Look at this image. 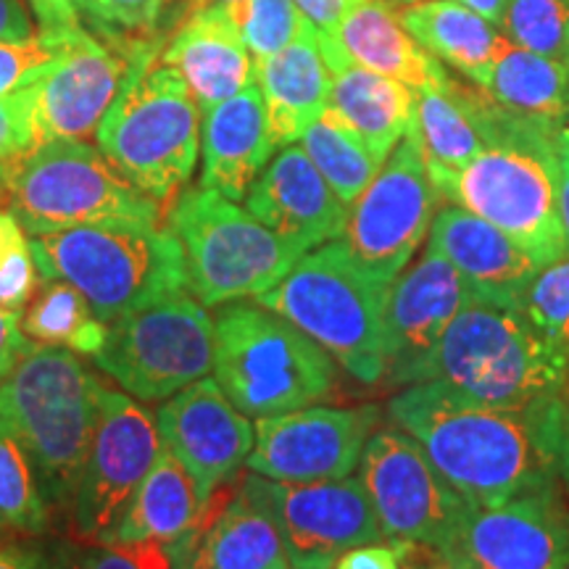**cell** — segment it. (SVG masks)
Returning <instances> with one entry per match:
<instances>
[{
    "label": "cell",
    "instance_id": "cell-45",
    "mask_svg": "<svg viewBox=\"0 0 569 569\" xmlns=\"http://www.w3.org/2000/svg\"><path fill=\"white\" fill-rule=\"evenodd\" d=\"M34 351V343L21 330L19 317L0 306V382Z\"/></svg>",
    "mask_w": 569,
    "mask_h": 569
},
{
    "label": "cell",
    "instance_id": "cell-56",
    "mask_svg": "<svg viewBox=\"0 0 569 569\" xmlns=\"http://www.w3.org/2000/svg\"><path fill=\"white\" fill-rule=\"evenodd\" d=\"M561 127L569 130V96H567V103H565V117H561Z\"/></svg>",
    "mask_w": 569,
    "mask_h": 569
},
{
    "label": "cell",
    "instance_id": "cell-16",
    "mask_svg": "<svg viewBox=\"0 0 569 569\" xmlns=\"http://www.w3.org/2000/svg\"><path fill=\"white\" fill-rule=\"evenodd\" d=\"M443 557L469 569H559L569 557V496L561 482L496 507H472Z\"/></svg>",
    "mask_w": 569,
    "mask_h": 569
},
{
    "label": "cell",
    "instance_id": "cell-17",
    "mask_svg": "<svg viewBox=\"0 0 569 569\" xmlns=\"http://www.w3.org/2000/svg\"><path fill=\"white\" fill-rule=\"evenodd\" d=\"M261 488L280 525L290 569H332L343 553L386 538L365 486L351 475L327 482L261 478Z\"/></svg>",
    "mask_w": 569,
    "mask_h": 569
},
{
    "label": "cell",
    "instance_id": "cell-32",
    "mask_svg": "<svg viewBox=\"0 0 569 569\" xmlns=\"http://www.w3.org/2000/svg\"><path fill=\"white\" fill-rule=\"evenodd\" d=\"M415 130L427 172H457L488 146L472 98L453 82L417 92Z\"/></svg>",
    "mask_w": 569,
    "mask_h": 569
},
{
    "label": "cell",
    "instance_id": "cell-39",
    "mask_svg": "<svg viewBox=\"0 0 569 569\" xmlns=\"http://www.w3.org/2000/svg\"><path fill=\"white\" fill-rule=\"evenodd\" d=\"M84 32H38L30 40H0V96L40 80Z\"/></svg>",
    "mask_w": 569,
    "mask_h": 569
},
{
    "label": "cell",
    "instance_id": "cell-34",
    "mask_svg": "<svg viewBox=\"0 0 569 569\" xmlns=\"http://www.w3.org/2000/svg\"><path fill=\"white\" fill-rule=\"evenodd\" d=\"M42 290L21 311V330L30 340L69 348L74 353H96L103 343L106 325L92 315L90 303L74 284L42 280Z\"/></svg>",
    "mask_w": 569,
    "mask_h": 569
},
{
    "label": "cell",
    "instance_id": "cell-8",
    "mask_svg": "<svg viewBox=\"0 0 569 569\" xmlns=\"http://www.w3.org/2000/svg\"><path fill=\"white\" fill-rule=\"evenodd\" d=\"M213 380L246 417L315 407L332 393L336 359L317 340L259 303L213 317Z\"/></svg>",
    "mask_w": 569,
    "mask_h": 569
},
{
    "label": "cell",
    "instance_id": "cell-36",
    "mask_svg": "<svg viewBox=\"0 0 569 569\" xmlns=\"http://www.w3.org/2000/svg\"><path fill=\"white\" fill-rule=\"evenodd\" d=\"M251 53L253 63L280 53L298 38L303 27L301 11L293 0H240L227 6Z\"/></svg>",
    "mask_w": 569,
    "mask_h": 569
},
{
    "label": "cell",
    "instance_id": "cell-12",
    "mask_svg": "<svg viewBox=\"0 0 569 569\" xmlns=\"http://www.w3.org/2000/svg\"><path fill=\"white\" fill-rule=\"evenodd\" d=\"M359 480L390 540L446 551L469 511L467 498L440 475L425 448L396 425L369 436Z\"/></svg>",
    "mask_w": 569,
    "mask_h": 569
},
{
    "label": "cell",
    "instance_id": "cell-44",
    "mask_svg": "<svg viewBox=\"0 0 569 569\" xmlns=\"http://www.w3.org/2000/svg\"><path fill=\"white\" fill-rule=\"evenodd\" d=\"M40 32H80L88 30L103 38L96 0H30Z\"/></svg>",
    "mask_w": 569,
    "mask_h": 569
},
{
    "label": "cell",
    "instance_id": "cell-57",
    "mask_svg": "<svg viewBox=\"0 0 569 569\" xmlns=\"http://www.w3.org/2000/svg\"><path fill=\"white\" fill-rule=\"evenodd\" d=\"M6 182H9V172H6V169H0V193H6Z\"/></svg>",
    "mask_w": 569,
    "mask_h": 569
},
{
    "label": "cell",
    "instance_id": "cell-40",
    "mask_svg": "<svg viewBox=\"0 0 569 569\" xmlns=\"http://www.w3.org/2000/svg\"><path fill=\"white\" fill-rule=\"evenodd\" d=\"M38 288V267L24 227L11 211L0 209V306L21 319Z\"/></svg>",
    "mask_w": 569,
    "mask_h": 569
},
{
    "label": "cell",
    "instance_id": "cell-10",
    "mask_svg": "<svg viewBox=\"0 0 569 569\" xmlns=\"http://www.w3.org/2000/svg\"><path fill=\"white\" fill-rule=\"evenodd\" d=\"M169 230L184 251L188 288L203 306L261 296L303 256L238 201L201 184L177 198Z\"/></svg>",
    "mask_w": 569,
    "mask_h": 569
},
{
    "label": "cell",
    "instance_id": "cell-43",
    "mask_svg": "<svg viewBox=\"0 0 569 569\" xmlns=\"http://www.w3.org/2000/svg\"><path fill=\"white\" fill-rule=\"evenodd\" d=\"M163 6L167 0H96L103 40L124 42V38L146 34L159 21Z\"/></svg>",
    "mask_w": 569,
    "mask_h": 569
},
{
    "label": "cell",
    "instance_id": "cell-29",
    "mask_svg": "<svg viewBox=\"0 0 569 569\" xmlns=\"http://www.w3.org/2000/svg\"><path fill=\"white\" fill-rule=\"evenodd\" d=\"M330 106L367 148L386 163L415 124L417 92L390 77L369 71L351 59L330 71Z\"/></svg>",
    "mask_w": 569,
    "mask_h": 569
},
{
    "label": "cell",
    "instance_id": "cell-47",
    "mask_svg": "<svg viewBox=\"0 0 569 569\" xmlns=\"http://www.w3.org/2000/svg\"><path fill=\"white\" fill-rule=\"evenodd\" d=\"M336 569H403V565L393 543H367L343 553Z\"/></svg>",
    "mask_w": 569,
    "mask_h": 569
},
{
    "label": "cell",
    "instance_id": "cell-1",
    "mask_svg": "<svg viewBox=\"0 0 569 569\" xmlns=\"http://www.w3.org/2000/svg\"><path fill=\"white\" fill-rule=\"evenodd\" d=\"M388 417L425 448L472 507H496L561 482L569 443V386L528 409H498L440 382H415L390 398Z\"/></svg>",
    "mask_w": 569,
    "mask_h": 569
},
{
    "label": "cell",
    "instance_id": "cell-48",
    "mask_svg": "<svg viewBox=\"0 0 569 569\" xmlns=\"http://www.w3.org/2000/svg\"><path fill=\"white\" fill-rule=\"evenodd\" d=\"M390 543L396 546L403 569H469L436 549H427V546L407 543V540H390Z\"/></svg>",
    "mask_w": 569,
    "mask_h": 569
},
{
    "label": "cell",
    "instance_id": "cell-28",
    "mask_svg": "<svg viewBox=\"0 0 569 569\" xmlns=\"http://www.w3.org/2000/svg\"><path fill=\"white\" fill-rule=\"evenodd\" d=\"M201 509L203 501L188 469L161 448L106 546H153L172 553L174 546L193 530Z\"/></svg>",
    "mask_w": 569,
    "mask_h": 569
},
{
    "label": "cell",
    "instance_id": "cell-9",
    "mask_svg": "<svg viewBox=\"0 0 569 569\" xmlns=\"http://www.w3.org/2000/svg\"><path fill=\"white\" fill-rule=\"evenodd\" d=\"M9 211L27 234L84 224H159V201L84 140H53L27 153L6 182Z\"/></svg>",
    "mask_w": 569,
    "mask_h": 569
},
{
    "label": "cell",
    "instance_id": "cell-42",
    "mask_svg": "<svg viewBox=\"0 0 569 569\" xmlns=\"http://www.w3.org/2000/svg\"><path fill=\"white\" fill-rule=\"evenodd\" d=\"M34 82L0 96V169L9 177L13 167L34 151Z\"/></svg>",
    "mask_w": 569,
    "mask_h": 569
},
{
    "label": "cell",
    "instance_id": "cell-55",
    "mask_svg": "<svg viewBox=\"0 0 569 569\" xmlns=\"http://www.w3.org/2000/svg\"><path fill=\"white\" fill-rule=\"evenodd\" d=\"M9 532H11V528H9V525H6V519L0 517V546L9 543Z\"/></svg>",
    "mask_w": 569,
    "mask_h": 569
},
{
    "label": "cell",
    "instance_id": "cell-22",
    "mask_svg": "<svg viewBox=\"0 0 569 569\" xmlns=\"http://www.w3.org/2000/svg\"><path fill=\"white\" fill-rule=\"evenodd\" d=\"M472 298L459 269L430 243L415 267L396 277L388 301V372L393 386L438 343Z\"/></svg>",
    "mask_w": 569,
    "mask_h": 569
},
{
    "label": "cell",
    "instance_id": "cell-59",
    "mask_svg": "<svg viewBox=\"0 0 569 569\" xmlns=\"http://www.w3.org/2000/svg\"><path fill=\"white\" fill-rule=\"evenodd\" d=\"M393 3H403V6H409V3H419V0H393Z\"/></svg>",
    "mask_w": 569,
    "mask_h": 569
},
{
    "label": "cell",
    "instance_id": "cell-20",
    "mask_svg": "<svg viewBox=\"0 0 569 569\" xmlns=\"http://www.w3.org/2000/svg\"><path fill=\"white\" fill-rule=\"evenodd\" d=\"M132 48L84 32L34 82V148L53 140H82L98 130L122 90Z\"/></svg>",
    "mask_w": 569,
    "mask_h": 569
},
{
    "label": "cell",
    "instance_id": "cell-23",
    "mask_svg": "<svg viewBox=\"0 0 569 569\" xmlns=\"http://www.w3.org/2000/svg\"><path fill=\"white\" fill-rule=\"evenodd\" d=\"M427 243L459 269L478 301L525 309V296L540 274V267L498 227L451 203L436 211Z\"/></svg>",
    "mask_w": 569,
    "mask_h": 569
},
{
    "label": "cell",
    "instance_id": "cell-11",
    "mask_svg": "<svg viewBox=\"0 0 569 569\" xmlns=\"http://www.w3.org/2000/svg\"><path fill=\"white\" fill-rule=\"evenodd\" d=\"M92 361L138 401H167L209 375L213 322L201 301L172 296L106 325Z\"/></svg>",
    "mask_w": 569,
    "mask_h": 569
},
{
    "label": "cell",
    "instance_id": "cell-33",
    "mask_svg": "<svg viewBox=\"0 0 569 569\" xmlns=\"http://www.w3.org/2000/svg\"><path fill=\"white\" fill-rule=\"evenodd\" d=\"M301 148L348 209L365 193L382 167L367 142L330 106L301 134Z\"/></svg>",
    "mask_w": 569,
    "mask_h": 569
},
{
    "label": "cell",
    "instance_id": "cell-15",
    "mask_svg": "<svg viewBox=\"0 0 569 569\" xmlns=\"http://www.w3.org/2000/svg\"><path fill=\"white\" fill-rule=\"evenodd\" d=\"M380 422V409L306 407L256 422L246 467L274 482L343 480Z\"/></svg>",
    "mask_w": 569,
    "mask_h": 569
},
{
    "label": "cell",
    "instance_id": "cell-52",
    "mask_svg": "<svg viewBox=\"0 0 569 569\" xmlns=\"http://www.w3.org/2000/svg\"><path fill=\"white\" fill-rule=\"evenodd\" d=\"M457 3L467 6V9H472L475 13H480V17L488 19L490 24L501 27L509 0H457Z\"/></svg>",
    "mask_w": 569,
    "mask_h": 569
},
{
    "label": "cell",
    "instance_id": "cell-25",
    "mask_svg": "<svg viewBox=\"0 0 569 569\" xmlns=\"http://www.w3.org/2000/svg\"><path fill=\"white\" fill-rule=\"evenodd\" d=\"M161 61L180 71L198 109L209 113L256 82V67L227 6H201L172 34Z\"/></svg>",
    "mask_w": 569,
    "mask_h": 569
},
{
    "label": "cell",
    "instance_id": "cell-26",
    "mask_svg": "<svg viewBox=\"0 0 569 569\" xmlns=\"http://www.w3.org/2000/svg\"><path fill=\"white\" fill-rule=\"evenodd\" d=\"M264 96L251 82L206 113L201 130V188L217 190L230 201H243L256 177L272 161Z\"/></svg>",
    "mask_w": 569,
    "mask_h": 569
},
{
    "label": "cell",
    "instance_id": "cell-6",
    "mask_svg": "<svg viewBox=\"0 0 569 569\" xmlns=\"http://www.w3.org/2000/svg\"><path fill=\"white\" fill-rule=\"evenodd\" d=\"M101 153L153 201H169L201 153V109L151 42L132 48L124 84L96 130Z\"/></svg>",
    "mask_w": 569,
    "mask_h": 569
},
{
    "label": "cell",
    "instance_id": "cell-18",
    "mask_svg": "<svg viewBox=\"0 0 569 569\" xmlns=\"http://www.w3.org/2000/svg\"><path fill=\"white\" fill-rule=\"evenodd\" d=\"M159 438L193 478L201 501L246 465L256 440V427L217 380L201 377L177 390L156 411Z\"/></svg>",
    "mask_w": 569,
    "mask_h": 569
},
{
    "label": "cell",
    "instance_id": "cell-46",
    "mask_svg": "<svg viewBox=\"0 0 569 569\" xmlns=\"http://www.w3.org/2000/svg\"><path fill=\"white\" fill-rule=\"evenodd\" d=\"M296 9L301 11V17L315 24L319 34H336L340 19L346 17V11L351 9L359 0H293Z\"/></svg>",
    "mask_w": 569,
    "mask_h": 569
},
{
    "label": "cell",
    "instance_id": "cell-37",
    "mask_svg": "<svg viewBox=\"0 0 569 569\" xmlns=\"http://www.w3.org/2000/svg\"><path fill=\"white\" fill-rule=\"evenodd\" d=\"M501 27L517 46L551 59H565L569 0H509Z\"/></svg>",
    "mask_w": 569,
    "mask_h": 569
},
{
    "label": "cell",
    "instance_id": "cell-41",
    "mask_svg": "<svg viewBox=\"0 0 569 569\" xmlns=\"http://www.w3.org/2000/svg\"><path fill=\"white\" fill-rule=\"evenodd\" d=\"M525 315L538 330L569 348V256L540 269L525 296Z\"/></svg>",
    "mask_w": 569,
    "mask_h": 569
},
{
    "label": "cell",
    "instance_id": "cell-38",
    "mask_svg": "<svg viewBox=\"0 0 569 569\" xmlns=\"http://www.w3.org/2000/svg\"><path fill=\"white\" fill-rule=\"evenodd\" d=\"M40 569H172L167 551L153 546H106L61 540L40 551Z\"/></svg>",
    "mask_w": 569,
    "mask_h": 569
},
{
    "label": "cell",
    "instance_id": "cell-50",
    "mask_svg": "<svg viewBox=\"0 0 569 569\" xmlns=\"http://www.w3.org/2000/svg\"><path fill=\"white\" fill-rule=\"evenodd\" d=\"M34 34L38 30H34L24 3L21 0H0V40L19 42L34 38Z\"/></svg>",
    "mask_w": 569,
    "mask_h": 569
},
{
    "label": "cell",
    "instance_id": "cell-13",
    "mask_svg": "<svg viewBox=\"0 0 569 569\" xmlns=\"http://www.w3.org/2000/svg\"><path fill=\"white\" fill-rule=\"evenodd\" d=\"M161 451L156 417L119 390L103 388L92 443L69 515L77 538L106 543Z\"/></svg>",
    "mask_w": 569,
    "mask_h": 569
},
{
    "label": "cell",
    "instance_id": "cell-60",
    "mask_svg": "<svg viewBox=\"0 0 569 569\" xmlns=\"http://www.w3.org/2000/svg\"><path fill=\"white\" fill-rule=\"evenodd\" d=\"M559 569H569V557H567V561H565V565H561Z\"/></svg>",
    "mask_w": 569,
    "mask_h": 569
},
{
    "label": "cell",
    "instance_id": "cell-4",
    "mask_svg": "<svg viewBox=\"0 0 569 569\" xmlns=\"http://www.w3.org/2000/svg\"><path fill=\"white\" fill-rule=\"evenodd\" d=\"M256 301L290 319L356 380L377 382L386 377L390 282L369 272L343 238L303 253Z\"/></svg>",
    "mask_w": 569,
    "mask_h": 569
},
{
    "label": "cell",
    "instance_id": "cell-7",
    "mask_svg": "<svg viewBox=\"0 0 569 569\" xmlns=\"http://www.w3.org/2000/svg\"><path fill=\"white\" fill-rule=\"evenodd\" d=\"M103 386L69 348H34L0 382V419L30 453L42 490L67 509L88 457Z\"/></svg>",
    "mask_w": 569,
    "mask_h": 569
},
{
    "label": "cell",
    "instance_id": "cell-53",
    "mask_svg": "<svg viewBox=\"0 0 569 569\" xmlns=\"http://www.w3.org/2000/svg\"><path fill=\"white\" fill-rule=\"evenodd\" d=\"M561 486H565L567 496H569V443H567V451H565V465H561Z\"/></svg>",
    "mask_w": 569,
    "mask_h": 569
},
{
    "label": "cell",
    "instance_id": "cell-14",
    "mask_svg": "<svg viewBox=\"0 0 569 569\" xmlns=\"http://www.w3.org/2000/svg\"><path fill=\"white\" fill-rule=\"evenodd\" d=\"M436 201L422 142L411 124L369 188L356 198L343 240L369 272L393 284L430 234Z\"/></svg>",
    "mask_w": 569,
    "mask_h": 569
},
{
    "label": "cell",
    "instance_id": "cell-2",
    "mask_svg": "<svg viewBox=\"0 0 569 569\" xmlns=\"http://www.w3.org/2000/svg\"><path fill=\"white\" fill-rule=\"evenodd\" d=\"M488 146L457 172H427L438 198L478 213L536 259L540 269L567 259L559 213L551 127L522 122L472 98Z\"/></svg>",
    "mask_w": 569,
    "mask_h": 569
},
{
    "label": "cell",
    "instance_id": "cell-54",
    "mask_svg": "<svg viewBox=\"0 0 569 569\" xmlns=\"http://www.w3.org/2000/svg\"><path fill=\"white\" fill-rule=\"evenodd\" d=\"M230 3H240V0H196V6H230Z\"/></svg>",
    "mask_w": 569,
    "mask_h": 569
},
{
    "label": "cell",
    "instance_id": "cell-19",
    "mask_svg": "<svg viewBox=\"0 0 569 569\" xmlns=\"http://www.w3.org/2000/svg\"><path fill=\"white\" fill-rule=\"evenodd\" d=\"M169 557L172 569H290L261 475L248 469L232 488L213 490Z\"/></svg>",
    "mask_w": 569,
    "mask_h": 569
},
{
    "label": "cell",
    "instance_id": "cell-3",
    "mask_svg": "<svg viewBox=\"0 0 569 569\" xmlns=\"http://www.w3.org/2000/svg\"><path fill=\"white\" fill-rule=\"evenodd\" d=\"M415 382H440L486 407L528 409L569 386V348L538 330L525 309L472 298L398 386Z\"/></svg>",
    "mask_w": 569,
    "mask_h": 569
},
{
    "label": "cell",
    "instance_id": "cell-24",
    "mask_svg": "<svg viewBox=\"0 0 569 569\" xmlns=\"http://www.w3.org/2000/svg\"><path fill=\"white\" fill-rule=\"evenodd\" d=\"M319 48L330 69L351 59L359 67L390 77L415 92L446 88L451 82L440 61L411 38L401 17L386 0L353 3L340 19L336 34H319Z\"/></svg>",
    "mask_w": 569,
    "mask_h": 569
},
{
    "label": "cell",
    "instance_id": "cell-58",
    "mask_svg": "<svg viewBox=\"0 0 569 569\" xmlns=\"http://www.w3.org/2000/svg\"><path fill=\"white\" fill-rule=\"evenodd\" d=\"M561 61H565V67L569 71V38H567V48H565V59H561Z\"/></svg>",
    "mask_w": 569,
    "mask_h": 569
},
{
    "label": "cell",
    "instance_id": "cell-49",
    "mask_svg": "<svg viewBox=\"0 0 569 569\" xmlns=\"http://www.w3.org/2000/svg\"><path fill=\"white\" fill-rule=\"evenodd\" d=\"M553 156H557V184H559V213L565 227L567 256H569V130L559 127L553 134Z\"/></svg>",
    "mask_w": 569,
    "mask_h": 569
},
{
    "label": "cell",
    "instance_id": "cell-5",
    "mask_svg": "<svg viewBox=\"0 0 569 569\" xmlns=\"http://www.w3.org/2000/svg\"><path fill=\"white\" fill-rule=\"evenodd\" d=\"M42 280L74 284L103 325L188 293L184 251L159 224H84L30 240Z\"/></svg>",
    "mask_w": 569,
    "mask_h": 569
},
{
    "label": "cell",
    "instance_id": "cell-30",
    "mask_svg": "<svg viewBox=\"0 0 569 569\" xmlns=\"http://www.w3.org/2000/svg\"><path fill=\"white\" fill-rule=\"evenodd\" d=\"M482 92L509 117L559 130L569 96V71L561 59L528 51L501 34Z\"/></svg>",
    "mask_w": 569,
    "mask_h": 569
},
{
    "label": "cell",
    "instance_id": "cell-27",
    "mask_svg": "<svg viewBox=\"0 0 569 569\" xmlns=\"http://www.w3.org/2000/svg\"><path fill=\"white\" fill-rule=\"evenodd\" d=\"M253 67L274 146L284 148L301 140L327 109L332 84L315 24L303 21L301 32L288 48Z\"/></svg>",
    "mask_w": 569,
    "mask_h": 569
},
{
    "label": "cell",
    "instance_id": "cell-35",
    "mask_svg": "<svg viewBox=\"0 0 569 569\" xmlns=\"http://www.w3.org/2000/svg\"><path fill=\"white\" fill-rule=\"evenodd\" d=\"M0 517L11 530L40 536L48 528L51 501L42 490L30 453L0 419Z\"/></svg>",
    "mask_w": 569,
    "mask_h": 569
},
{
    "label": "cell",
    "instance_id": "cell-31",
    "mask_svg": "<svg viewBox=\"0 0 569 569\" xmlns=\"http://www.w3.org/2000/svg\"><path fill=\"white\" fill-rule=\"evenodd\" d=\"M398 17L427 53L451 63L478 88L486 84L490 61L501 38L496 24L457 0H419V3H409Z\"/></svg>",
    "mask_w": 569,
    "mask_h": 569
},
{
    "label": "cell",
    "instance_id": "cell-21",
    "mask_svg": "<svg viewBox=\"0 0 569 569\" xmlns=\"http://www.w3.org/2000/svg\"><path fill=\"white\" fill-rule=\"evenodd\" d=\"M243 201L267 230L301 253L343 238L351 213L296 142L267 163Z\"/></svg>",
    "mask_w": 569,
    "mask_h": 569
},
{
    "label": "cell",
    "instance_id": "cell-51",
    "mask_svg": "<svg viewBox=\"0 0 569 569\" xmlns=\"http://www.w3.org/2000/svg\"><path fill=\"white\" fill-rule=\"evenodd\" d=\"M0 569H40V551L9 540L0 546Z\"/></svg>",
    "mask_w": 569,
    "mask_h": 569
}]
</instances>
